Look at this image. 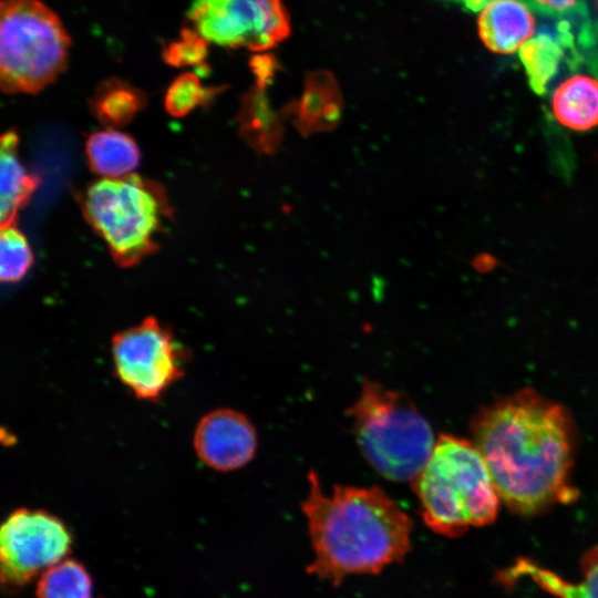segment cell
<instances>
[{"instance_id": "cell-1", "label": "cell", "mask_w": 598, "mask_h": 598, "mask_svg": "<svg viewBox=\"0 0 598 598\" xmlns=\"http://www.w3.org/2000/svg\"><path fill=\"white\" fill-rule=\"evenodd\" d=\"M471 432L511 512L530 517L576 499L574 431L560 404L524 389L480 410Z\"/></svg>"}, {"instance_id": "cell-2", "label": "cell", "mask_w": 598, "mask_h": 598, "mask_svg": "<svg viewBox=\"0 0 598 598\" xmlns=\"http://www.w3.org/2000/svg\"><path fill=\"white\" fill-rule=\"evenodd\" d=\"M313 558L310 575L337 586L351 575L375 574L411 548L412 520L382 488H322L315 472L301 503Z\"/></svg>"}, {"instance_id": "cell-3", "label": "cell", "mask_w": 598, "mask_h": 598, "mask_svg": "<svg viewBox=\"0 0 598 598\" xmlns=\"http://www.w3.org/2000/svg\"><path fill=\"white\" fill-rule=\"evenodd\" d=\"M411 483L424 524L439 535L458 537L497 517L501 498L488 468L474 444L464 439L441 434Z\"/></svg>"}, {"instance_id": "cell-4", "label": "cell", "mask_w": 598, "mask_h": 598, "mask_svg": "<svg viewBox=\"0 0 598 598\" xmlns=\"http://www.w3.org/2000/svg\"><path fill=\"white\" fill-rule=\"evenodd\" d=\"M347 414L363 456L381 476L393 482L416 477L437 437L405 394L364 380Z\"/></svg>"}, {"instance_id": "cell-5", "label": "cell", "mask_w": 598, "mask_h": 598, "mask_svg": "<svg viewBox=\"0 0 598 598\" xmlns=\"http://www.w3.org/2000/svg\"><path fill=\"white\" fill-rule=\"evenodd\" d=\"M82 209L122 268L157 250V237L172 212L162 185L136 174L94 182L83 195Z\"/></svg>"}, {"instance_id": "cell-6", "label": "cell", "mask_w": 598, "mask_h": 598, "mask_svg": "<svg viewBox=\"0 0 598 598\" xmlns=\"http://www.w3.org/2000/svg\"><path fill=\"white\" fill-rule=\"evenodd\" d=\"M70 39L58 16L40 0H2L0 82L7 93H34L66 64Z\"/></svg>"}, {"instance_id": "cell-7", "label": "cell", "mask_w": 598, "mask_h": 598, "mask_svg": "<svg viewBox=\"0 0 598 598\" xmlns=\"http://www.w3.org/2000/svg\"><path fill=\"white\" fill-rule=\"evenodd\" d=\"M111 358L117 380L138 400L158 401L185 374L187 351L156 317L115 332Z\"/></svg>"}, {"instance_id": "cell-8", "label": "cell", "mask_w": 598, "mask_h": 598, "mask_svg": "<svg viewBox=\"0 0 598 598\" xmlns=\"http://www.w3.org/2000/svg\"><path fill=\"white\" fill-rule=\"evenodd\" d=\"M73 537L58 516L45 509L17 508L0 532L1 580L9 588L30 582L65 559Z\"/></svg>"}, {"instance_id": "cell-9", "label": "cell", "mask_w": 598, "mask_h": 598, "mask_svg": "<svg viewBox=\"0 0 598 598\" xmlns=\"http://www.w3.org/2000/svg\"><path fill=\"white\" fill-rule=\"evenodd\" d=\"M188 17L204 40L229 48L268 50L290 32L281 0H195Z\"/></svg>"}, {"instance_id": "cell-10", "label": "cell", "mask_w": 598, "mask_h": 598, "mask_svg": "<svg viewBox=\"0 0 598 598\" xmlns=\"http://www.w3.org/2000/svg\"><path fill=\"white\" fill-rule=\"evenodd\" d=\"M193 446L209 468L229 472L247 465L255 456L257 434L249 419L233 409H216L197 423Z\"/></svg>"}, {"instance_id": "cell-11", "label": "cell", "mask_w": 598, "mask_h": 598, "mask_svg": "<svg viewBox=\"0 0 598 598\" xmlns=\"http://www.w3.org/2000/svg\"><path fill=\"white\" fill-rule=\"evenodd\" d=\"M530 8L522 0H494L482 11L478 32L485 45L496 53L519 50L535 33Z\"/></svg>"}, {"instance_id": "cell-12", "label": "cell", "mask_w": 598, "mask_h": 598, "mask_svg": "<svg viewBox=\"0 0 598 598\" xmlns=\"http://www.w3.org/2000/svg\"><path fill=\"white\" fill-rule=\"evenodd\" d=\"M580 569L582 577L579 582L574 584L532 559L520 558L498 575V581L511 586L516 580L529 578L556 598H598V546L584 554Z\"/></svg>"}, {"instance_id": "cell-13", "label": "cell", "mask_w": 598, "mask_h": 598, "mask_svg": "<svg viewBox=\"0 0 598 598\" xmlns=\"http://www.w3.org/2000/svg\"><path fill=\"white\" fill-rule=\"evenodd\" d=\"M19 137L11 130L1 136L0 219L1 227L14 225L19 210L30 199L39 179L27 171L18 154Z\"/></svg>"}, {"instance_id": "cell-14", "label": "cell", "mask_w": 598, "mask_h": 598, "mask_svg": "<svg viewBox=\"0 0 598 598\" xmlns=\"http://www.w3.org/2000/svg\"><path fill=\"white\" fill-rule=\"evenodd\" d=\"M551 109L569 130L584 132L598 126V80L584 74L566 79L553 93Z\"/></svg>"}, {"instance_id": "cell-15", "label": "cell", "mask_w": 598, "mask_h": 598, "mask_svg": "<svg viewBox=\"0 0 598 598\" xmlns=\"http://www.w3.org/2000/svg\"><path fill=\"white\" fill-rule=\"evenodd\" d=\"M85 154L91 171L103 178L132 174L141 156L133 137L114 128L92 133L86 140Z\"/></svg>"}, {"instance_id": "cell-16", "label": "cell", "mask_w": 598, "mask_h": 598, "mask_svg": "<svg viewBox=\"0 0 598 598\" xmlns=\"http://www.w3.org/2000/svg\"><path fill=\"white\" fill-rule=\"evenodd\" d=\"M340 113V96L333 76L326 71L310 73L299 104V127L313 132L334 126Z\"/></svg>"}, {"instance_id": "cell-17", "label": "cell", "mask_w": 598, "mask_h": 598, "mask_svg": "<svg viewBox=\"0 0 598 598\" xmlns=\"http://www.w3.org/2000/svg\"><path fill=\"white\" fill-rule=\"evenodd\" d=\"M518 54L530 87L540 95L547 92L561 64H567L565 48L549 31L534 34L518 50Z\"/></svg>"}, {"instance_id": "cell-18", "label": "cell", "mask_w": 598, "mask_h": 598, "mask_svg": "<svg viewBox=\"0 0 598 598\" xmlns=\"http://www.w3.org/2000/svg\"><path fill=\"white\" fill-rule=\"evenodd\" d=\"M145 103L142 92L122 82L113 81L97 90L91 106L101 124L107 128H115L130 123Z\"/></svg>"}, {"instance_id": "cell-19", "label": "cell", "mask_w": 598, "mask_h": 598, "mask_svg": "<svg viewBox=\"0 0 598 598\" xmlns=\"http://www.w3.org/2000/svg\"><path fill=\"white\" fill-rule=\"evenodd\" d=\"M239 124L243 135L260 151H272L280 140L279 120L259 86L243 102Z\"/></svg>"}, {"instance_id": "cell-20", "label": "cell", "mask_w": 598, "mask_h": 598, "mask_svg": "<svg viewBox=\"0 0 598 598\" xmlns=\"http://www.w3.org/2000/svg\"><path fill=\"white\" fill-rule=\"evenodd\" d=\"M92 579L86 568L75 559L65 558L40 576L38 598H91Z\"/></svg>"}, {"instance_id": "cell-21", "label": "cell", "mask_w": 598, "mask_h": 598, "mask_svg": "<svg viewBox=\"0 0 598 598\" xmlns=\"http://www.w3.org/2000/svg\"><path fill=\"white\" fill-rule=\"evenodd\" d=\"M33 260V254L25 236L14 225L1 227V281L8 283L20 281L30 270Z\"/></svg>"}, {"instance_id": "cell-22", "label": "cell", "mask_w": 598, "mask_h": 598, "mask_svg": "<svg viewBox=\"0 0 598 598\" xmlns=\"http://www.w3.org/2000/svg\"><path fill=\"white\" fill-rule=\"evenodd\" d=\"M208 93L202 87L198 78L193 73L178 76L168 87L165 95V109L175 116L182 117L203 104Z\"/></svg>"}, {"instance_id": "cell-23", "label": "cell", "mask_w": 598, "mask_h": 598, "mask_svg": "<svg viewBox=\"0 0 598 598\" xmlns=\"http://www.w3.org/2000/svg\"><path fill=\"white\" fill-rule=\"evenodd\" d=\"M204 44L199 41H184L172 47L167 54L169 63L175 65L196 64L205 55Z\"/></svg>"}, {"instance_id": "cell-24", "label": "cell", "mask_w": 598, "mask_h": 598, "mask_svg": "<svg viewBox=\"0 0 598 598\" xmlns=\"http://www.w3.org/2000/svg\"><path fill=\"white\" fill-rule=\"evenodd\" d=\"M527 6L546 18H557L573 10L578 0H527Z\"/></svg>"}, {"instance_id": "cell-25", "label": "cell", "mask_w": 598, "mask_h": 598, "mask_svg": "<svg viewBox=\"0 0 598 598\" xmlns=\"http://www.w3.org/2000/svg\"><path fill=\"white\" fill-rule=\"evenodd\" d=\"M462 6L471 11H482L488 3L494 0H447ZM526 3L527 0H522ZM527 4V3H526Z\"/></svg>"}]
</instances>
